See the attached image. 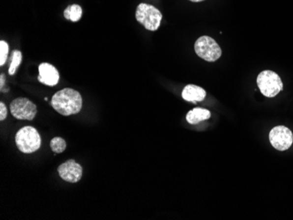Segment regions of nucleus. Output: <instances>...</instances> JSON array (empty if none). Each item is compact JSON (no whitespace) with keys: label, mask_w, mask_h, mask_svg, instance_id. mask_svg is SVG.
I'll use <instances>...</instances> for the list:
<instances>
[{"label":"nucleus","mask_w":293,"mask_h":220,"mask_svg":"<svg viewBox=\"0 0 293 220\" xmlns=\"http://www.w3.org/2000/svg\"><path fill=\"white\" fill-rule=\"evenodd\" d=\"M51 105L62 116L77 114L81 110L83 98L77 90L65 88L54 95Z\"/></svg>","instance_id":"nucleus-1"},{"label":"nucleus","mask_w":293,"mask_h":220,"mask_svg":"<svg viewBox=\"0 0 293 220\" xmlns=\"http://www.w3.org/2000/svg\"><path fill=\"white\" fill-rule=\"evenodd\" d=\"M15 142L21 152L32 154L41 147V135L34 127H25L17 133Z\"/></svg>","instance_id":"nucleus-2"},{"label":"nucleus","mask_w":293,"mask_h":220,"mask_svg":"<svg viewBox=\"0 0 293 220\" xmlns=\"http://www.w3.org/2000/svg\"><path fill=\"white\" fill-rule=\"evenodd\" d=\"M257 85L262 94L267 98H274L284 89L281 78L271 70L262 71L257 78Z\"/></svg>","instance_id":"nucleus-3"},{"label":"nucleus","mask_w":293,"mask_h":220,"mask_svg":"<svg viewBox=\"0 0 293 220\" xmlns=\"http://www.w3.org/2000/svg\"><path fill=\"white\" fill-rule=\"evenodd\" d=\"M135 18L139 23L144 26L145 28L149 31H156L161 25L163 15L155 6L142 3L137 6Z\"/></svg>","instance_id":"nucleus-4"},{"label":"nucleus","mask_w":293,"mask_h":220,"mask_svg":"<svg viewBox=\"0 0 293 220\" xmlns=\"http://www.w3.org/2000/svg\"><path fill=\"white\" fill-rule=\"evenodd\" d=\"M194 49L200 58L210 62L219 60L222 55L219 44L212 38L205 35L200 37L196 41Z\"/></svg>","instance_id":"nucleus-5"},{"label":"nucleus","mask_w":293,"mask_h":220,"mask_svg":"<svg viewBox=\"0 0 293 220\" xmlns=\"http://www.w3.org/2000/svg\"><path fill=\"white\" fill-rule=\"evenodd\" d=\"M11 113L20 120H33L37 113V107L32 101L26 98L14 99L10 105Z\"/></svg>","instance_id":"nucleus-6"},{"label":"nucleus","mask_w":293,"mask_h":220,"mask_svg":"<svg viewBox=\"0 0 293 220\" xmlns=\"http://www.w3.org/2000/svg\"><path fill=\"white\" fill-rule=\"evenodd\" d=\"M269 138L270 144L277 150H287L293 143V132L284 126L274 127L269 133Z\"/></svg>","instance_id":"nucleus-7"},{"label":"nucleus","mask_w":293,"mask_h":220,"mask_svg":"<svg viewBox=\"0 0 293 220\" xmlns=\"http://www.w3.org/2000/svg\"><path fill=\"white\" fill-rule=\"evenodd\" d=\"M57 170L61 179L73 184L79 182L83 175V167L74 160H69L62 163Z\"/></svg>","instance_id":"nucleus-8"},{"label":"nucleus","mask_w":293,"mask_h":220,"mask_svg":"<svg viewBox=\"0 0 293 220\" xmlns=\"http://www.w3.org/2000/svg\"><path fill=\"white\" fill-rule=\"evenodd\" d=\"M39 81L48 86L57 85L60 79L58 70L50 63L43 62L39 66Z\"/></svg>","instance_id":"nucleus-9"},{"label":"nucleus","mask_w":293,"mask_h":220,"mask_svg":"<svg viewBox=\"0 0 293 220\" xmlns=\"http://www.w3.org/2000/svg\"><path fill=\"white\" fill-rule=\"evenodd\" d=\"M182 97L188 102H201L206 97V92L200 86L188 84L183 90Z\"/></svg>","instance_id":"nucleus-10"},{"label":"nucleus","mask_w":293,"mask_h":220,"mask_svg":"<svg viewBox=\"0 0 293 220\" xmlns=\"http://www.w3.org/2000/svg\"><path fill=\"white\" fill-rule=\"evenodd\" d=\"M210 118H211V112L206 109H202V108H194L193 110L188 111L186 115V120L189 124H192V125H196Z\"/></svg>","instance_id":"nucleus-11"},{"label":"nucleus","mask_w":293,"mask_h":220,"mask_svg":"<svg viewBox=\"0 0 293 220\" xmlns=\"http://www.w3.org/2000/svg\"><path fill=\"white\" fill-rule=\"evenodd\" d=\"M63 14H64L66 20L77 22L81 19L83 10H82L81 6L78 4H71L64 10Z\"/></svg>","instance_id":"nucleus-12"},{"label":"nucleus","mask_w":293,"mask_h":220,"mask_svg":"<svg viewBox=\"0 0 293 220\" xmlns=\"http://www.w3.org/2000/svg\"><path fill=\"white\" fill-rule=\"evenodd\" d=\"M22 61V54L20 50H14L12 52V61L9 68V75H14L16 72L17 68L20 66Z\"/></svg>","instance_id":"nucleus-13"},{"label":"nucleus","mask_w":293,"mask_h":220,"mask_svg":"<svg viewBox=\"0 0 293 220\" xmlns=\"http://www.w3.org/2000/svg\"><path fill=\"white\" fill-rule=\"evenodd\" d=\"M67 144L64 139L61 137H56L50 141V147L56 154H61L65 150Z\"/></svg>","instance_id":"nucleus-14"},{"label":"nucleus","mask_w":293,"mask_h":220,"mask_svg":"<svg viewBox=\"0 0 293 220\" xmlns=\"http://www.w3.org/2000/svg\"><path fill=\"white\" fill-rule=\"evenodd\" d=\"M8 44L4 41H0V65L3 66L8 56Z\"/></svg>","instance_id":"nucleus-15"},{"label":"nucleus","mask_w":293,"mask_h":220,"mask_svg":"<svg viewBox=\"0 0 293 220\" xmlns=\"http://www.w3.org/2000/svg\"><path fill=\"white\" fill-rule=\"evenodd\" d=\"M7 117V109L4 103H0V120H4Z\"/></svg>","instance_id":"nucleus-16"},{"label":"nucleus","mask_w":293,"mask_h":220,"mask_svg":"<svg viewBox=\"0 0 293 220\" xmlns=\"http://www.w3.org/2000/svg\"><path fill=\"white\" fill-rule=\"evenodd\" d=\"M4 75H1V88H3L4 86Z\"/></svg>","instance_id":"nucleus-17"},{"label":"nucleus","mask_w":293,"mask_h":220,"mask_svg":"<svg viewBox=\"0 0 293 220\" xmlns=\"http://www.w3.org/2000/svg\"><path fill=\"white\" fill-rule=\"evenodd\" d=\"M189 1H192V2H201V1H204V0H189Z\"/></svg>","instance_id":"nucleus-18"}]
</instances>
